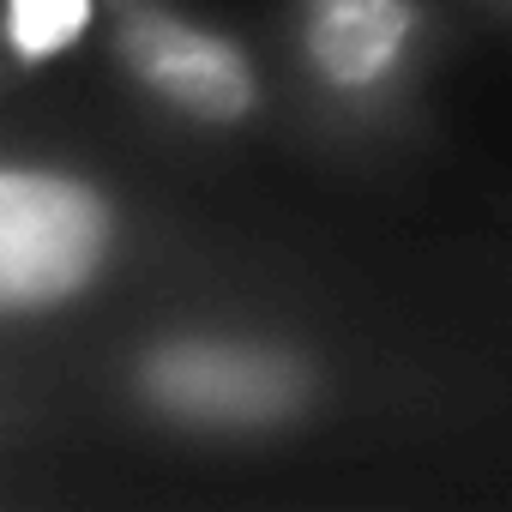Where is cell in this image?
<instances>
[{
    "instance_id": "4",
    "label": "cell",
    "mask_w": 512,
    "mask_h": 512,
    "mask_svg": "<svg viewBox=\"0 0 512 512\" xmlns=\"http://www.w3.org/2000/svg\"><path fill=\"white\" fill-rule=\"evenodd\" d=\"M404 43H410L404 0H314L308 7V55L344 91L380 85L404 61Z\"/></svg>"
},
{
    "instance_id": "3",
    "label": "cell",
    "mask_w": 512,
    "mask_h": 512,
    "mask_svg": "<svg viewBox=\"0 0 512 512\" xmlns=\"http://www.w3.org/2000/svg\"><path fill=\"white\" fill-rule=\"evenodd\" d=\"M121 55L157 97H169L175 109H187L199 121H235L260 97L247 61L223 37L199 31V25H181V19H157V13L127 19Z\"/></svg>"
},
{
    "instance_id": "2",
    "label": "cell",
    "mask_w": 512,
    "mask_h": 512,
    "mask_svg": "<svg viewBox=\"0 0 512 512\" xmlns=\"http://www.w3.org/2000/svg\"><path fill=\"white\" fill-rule=\"evenodd\" d=\"M145 392L181 416L211 428H260L302 404L308 380L296 362L247 344H169L145 362Z\"/></svg>"
},
{
    "instance_id": "5",
    "label": "cell",
    "mask_w": 512,
    "mask_h": 512,
    "mask_svg": "<svg viewBox=\"0 0 512 512\" xmlns=\"http://www.w3.org/2000/svg\"><path fill=\"white\" fill-rule=\"evenodd\" d=\"M91 25V0H7V43L25 61L73 49Z\"/></svg>"
},
{
    "instance_id": "1",
    "label": "cell",
    "mask_w": 512,
    "mask_h": 512,
    "mask_svg": "<svg viewBox=\"0 0 512 512\" xmlns=\"http://www.w3.org/2000/svg\"><path fill=\"white\" fill-rule=\"evenodd\" d=\"M109 253L91 187L43 169H0V308H49L85 290Z\"/></svg>"
}]
</instances>
